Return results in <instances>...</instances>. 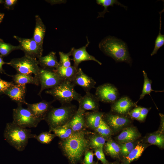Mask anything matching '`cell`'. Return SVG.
Here are the masks:
<instances>
[{
  "instance_id": "cell-46",
  "label": "cell",
  "mask_w": 164,
  "mask_h": 164,
  "mask_svg": "<svg viewBox=\"0 0 164 164\" xmlns=\"http://www.w3.org/2000/svg\"><path fill=\"white\" fill-rule=\"evenodd\" d=\"M4 2V1L2 0H0V4H3Z\"/></svg>"
},
{
  "instance_id": "cell-45",
  "label": "cell",
  "mask_w": 164,
  "mask_h": 164,
  "mask_svg": "<svg viewBox=\"0 0 164 164\" xmlns=\"http://www.w3.org/2000/svg\"><path fill=\"white\" fill-rule=\"evenodd\" d=\"M5 14L3 13L0 12V23L2 22L4 18Z\"/></svg>"
},
{
  "instance_id": "cell-38",
  "label": "cell",
  "mask_w": 164,
  "mask_h": 164,
  "mask_svg": "<svg viewBox=\"0 0 164 164\" xmlns=\"http://www.w3.org/2000/svg\"><path fill=\"white\" fill-rule=\"evenodd\" d=\"M94 154L93 152L89 149L86 151L81 164H94Z\"/></svg>"
},
{
  "instance_id": "cell-40",
  "label": "cell",
  "mask_w": 164,
  "mask_h": 164,
  "mask_svg": "<svg viewBox=\"0 0 164 164\" xmlns=\"http://www.w3.org/2000/svg\"><path fill=\"white\" fill-rule=\"evenodd\" d=\"M15 84L13 82H8L0 78V94H4L9 88Z\"/></svg>"
},
{
  "instance_id": "cell-32",
  "label": "cell",
  "mask_w": 164,
  "mask_h": 164,
  "mask_svg": "<svg viewBox=\"0 0 164 164\" xmlns=\"http://www.w3.org/2000/svg\"><path fill=\"white\" fill-rule=\"evenodd\" d=\"M16 50H20L19 45L15 46L5 43L0 39V55L3 57L8 56L12 52Z\"/></svg>"
},
{
  "instance_id": "cell-48",
  "label": "cell",
  "mask_w": 164,
  "mask_h": 164,
  "mask_svg": "<svg viewBox=\"0 0 164 164\" xmlns=\"http://www.w3.org/2000/svg\"><path fill=\"white\" fill-rule=\"evenodd\" d=\"M94 164H97V163H94Z\"/></svg>"
},
{
  "instance_id": "cell-37",
  "label": "cell",
  "mask_w": 164,
  "mask_h": 164,
  "mask_svg": "<svg viewBox=\"0 0 164 164\" xmlns=\"http://www.w3.org/2000/svg\"><path fill=\"white\" fill-rule=\"evenodd\" d=\"M120 153L124 157L127 155L134 148L135 145L134 142L121 143Z\"/></svg>"
},
{
  "instance_id": "cell-18",
  "label": "cell",
  "mask_w": 164,
  "mask_h": 164,
  "mask_svg": "<svg viewBox=\"0 0 164 164\" xmlns=\"http://www.w3.org/2000/svg\"><path fill=\"white\" fill-rule=\"evenodd\" d=\"M85 112L79 108L66 125L70 127L74 132L85 130L86 128Z\"/></svg>"
},
{
  "instance_id": "cell-1",
  "label": "cell",
  "mask_w": 164,
  "mask_h": 164,
  "mask_svg": "<svg viewBox=\"0 0 164 164\" xmlns=\"http://www.w3.org/2000/svg\"><path fill=\"white\" fill-rule=\"evenodd\" d=\"M88 133L85 130L74 132L68 138L59 141V146L70 164H77L89 149Z\"/></svg>"
},
{
  "instance_id": "cell-5",
  "label": "cell",
  "mask_w": 164,
  "mask_h": 164,
  "mask_svg": "<svg viewBox=\"0 0 164 164\" xmlns=\"http://www.w3.org/2000/svg\"><path fill=\"white\" fill-rule=\"evenodd\" d=\"M75 86L71 82L63 81L56 87L46 91V93L52 96L54 100L59 101L62 104L71 103L73 100L78 102L82 97L74 89Z\"/></svg>"
},
{
  "instance_id": "cell-4",
  "label": "cell",
  "mask_w": 164,
  "mask_h": 164,
  "mask_svg": "<svg viewBox=\"0 0 164 164\" xmlns=\"http://www.w3.org/2000/svg\"><path fill=\"white\" fill-rule=\"evenodd\" d=\"M77 110L75 105L71 103L64 104L58 108L53 107L46 115L44 120L47 123L49 131L67 123Z\"/></svg>"
},
{
  "instance_id": "cell-6",
  "label": "cell",
  "mask_w": 164,
  "mask_h": 164,
  "mask_svg": "<svg viewBox=\"0 0 164 164\" xmlns=\"http://www.w3.org/2000/svg\"><path fill=\"white\" fill-rule=\"evenodd\" d=\"M9 62V65L15 69L17 73L31 75L33 74L38 77L40 67L37 59L24 55L13 59Z\"/></svg>"
},
{
  "instance_id": "cell-12",
  "label": "cell",
  "mask_w": 164,
  "mask_h": 164,
  "mask_svg": "<svg viewBox=\"0 0 164 164\" xmlns=\"http://www.w3.org/2000/svg\"><path fill=\"white\" fill-rule=\"evenodd\" d=\"M71 82L75 86L81 87L86 92H90L91 89L95 88L96 84V81L84 73L80 68H78Z\"/></svg>"
},
{
  "instance_id": "cell-23",
  "label": "cell",
  "mask_w": 164,
  "mask_h": 164,
  "mask_svg": "<svg viewBox=\"0 0 164 164\" xmlns=\"http://www.w3.org/2000/svg\"><path fill=\"white\" fill-rule=\"evenodd\" d=\"M78 68L73 66L67 67L59 66L56 69L53 71L63 81L71 82L77 72Z\"/></svg>"
},
{
  "instance_id": "cell-41",
  "label": "cell",
  "mask_w": 164,
  "mask_h": 164,
  "mask_svg": "<svg viewBox=\"0 0 164 164\" xmlns=\"http://www.w3.org/2000/svg\"><path fill=\"white\" fill-rule=\"evenodd\" d=\"M140 107H137L131 110L128 114L132 118L139 120L140 116Z\"/></svg>"
},
{
  "instance_id": "cell-26",
  "label": "cell",
  "mask_w": 164,
  "mask_h": 164,
  "mask_svg": "<svg viewBox=\"0 0 164 164\" xmlns=\"http://www.w3.org/2000/svg\"><path fill=\"white\" fill-rule=\"evenodd\" d=\"M146 148L145 145L138 143L130 153L125 157V164H129L134 160L139 158Z\"/></svg>"
},
{
  "instance_id": "cell-19",
  "label": "cell",
  "mask_w": 164,
  "mask_h": 164,
  "mask_svg": "<svg viewBox=\"0 0 164 164\" xmlns=\"http://www.w3.org/2000/svg\"><path fill=\"white\" fill-rule=\"evenodd\" d=\"M40 68L53 70L56 69L59 66L56 56V53L52 51L46 56H41L37 60Z\"/></svg>"
},
{
  "instance_id": "cell-2",
  "label": "cell",
  "mask_w": 164,
  "mask_h": 164,
  "mask_svg": "<svg viewBox=\"0 0 164 164\" xmlns=\"http://www.w3.org/2000/svg\"><path fill=\"white\" fill-rule=\"evenodd\" d=\"M100 50L116 62H125L130 65L132 60L127 44L121 40L109 36L104 38L99 44Z\"/></svg>"
},
{
  "instance_id": "cell-44",
  "label": "cell",
  "mask_w": 164,
  "mask_h": 164,
  "mask_svg": "<svg viewBox=\"0 0 164 164\" xmlns=\"http://www.w3.org/2000/svg\"><path fill=\"white\" fill-rule=\"evenodd\" d=\"M5 64L9 65L10 63L4 62L3 61V57L0 55V73H4L7 74L2 68L3 65Z\"/></svg>"
},
{
  "instance_id": "cell-34",
  "label": "cell",
  "mask_w": 164,
  "mask_h": 164,
  "mask_svg": "<svg viewBox=\"0 0 164 164\" xmlns=\"http://www.w3.org/2000/svg\"><path fill=\"white\" fill-rule=\"evenodd\" d=\"M56 137L53 133L49 132H42L39 135L34 134L33 138L36 139L41 144H50Z\"/></svg>"
},
{
  "instance_id": "cell-25",
  "label": "cell",
  "mask_w": 164,
  "mask_h": 164,
  "mask_svg": "<svg viewBox=\"0 0 164 164\" xmlns=\"http://www.w3.org/2000/svg\"><path fill=\"white\" fill-rule=\"evenodd\" d=\"M87 137L89 149H103L106 140L103 137L95 132L90 135Z\"/></svg>"
},
{
  "instance_id": "cell-22",
  "label": "cell",
  "mask_w": 164,
  "mask_h": 164,
  "mask_svg": "<svg viewBox=\"0 0 164 164\" xmlns=\"http://www.w3.org/2000/svg\"><path fill=\"white\" fill-rule=\"evenodd\" d=\"M140 136V135L137 129L134 128L128 127L118 135L117 140L121 143L134 142Z\"/></svg>"
},
{
  "instance_id": "cell-29",
  "label": "cell",
  "mask_w": 164,
  "mask_h": 164,
  "mask_svg": "<svg viewBox=\"0 0 164 164\" xmlns=\"http://www.w3.org/2000/svg\"><path fill=\"white\" fill-rule=\"evenodd\" d=\"M51 132L56 136L59 137L60 140L68 138L74 132L70 127L66 125L57 127L53 129Z\"/></svg>"
},
{
  "instance_id": "cell-31",
  "label": "cell",
  "mask_w": 164,
  "mask_h": 164,
  "mask_svg": "<svg viewBox=\"0 0 164 164\" xmlns=\"http://www.w3.org/2000/svg\"><path fill=\"white\" fill-rule=\"evenodd\" d=\"M142 72L144 77V84L142 93L140 96L138 101L143 99L146 95L149 94L151 96L150 94L152 91L161 92V91H155L152 89V80L148 77L147 73L145 71L143 70Z\"/></svg>"
},
{
  "instance_id": "cell-17",
  "label": "cell",
  "mask_w": 164,
  "mask_h": 164,
  "mask_svg": "<svg viewBox=\"0 0 164 164\" xmlns=\"http://www.w3.org/2000/svg\"><path fill=\"white\" fill-rule=\"evenodd\" d=\"M99 100L96 96L90 93L86 92L78 102L79 108L85 112L87 111H97L99 109Z\"/></svg>"
},
{
  "instance_id": "cell-14",
  "label": "cell",
  "mask_w": 164,
  "mask_h": 164,
  "mask_svg": "<svg viewBox=\"0 0 164 164\" xmlns=\"http://www.w3.org/2000/svg\"><path fill=\"white\" fill-rule=\"evenodd\" d=\"M104 120L111 129L116 131L128 125L130 119L123 115L108 113L104 114Z\"/></svg>"
},
{
  "instance_id": "cell-13",
  "label": "cell",
  "mask_w": 164,
  "mask_h": 164,
  "mask_svg": "<svg viewBox=\"0 0 164 164\" xmlns=\"http://www.w3.org/2000/svg\"><path fill=\"white\" fill-rule=\"evenodd\" d=\"M55 101L48 102L43 100L41 102L29 104L26 102L25 104L34 115L41 121L44 120L45 118L50 109L53 107L51 104Z\"/></svg>"
},
{
  "instance_id": "cell-3",
  "label": "cell",
  "mask_w": 164,
  "mask_h": 164,
  "mask_svg": "<svg viewBox=\"0 0 164 164\" xmlns=\"http://www.w3.org/2000/svg\"><path fill=\"white\" fill-rule=\"evenodd\" d=\"M31 130L20 127L12 122L7 123L4 132L5 140L17 150L23 151L29 139L33 138Z\"/></svg>"
},
{
  "instance_id": "cell-24",
  "label": "cell",
  "mask_w": 164,
  "mask_h": 164,
  "mask_svg": "<svg viewBox=\"0 0 164 164\" xmlns=\"http://www.w3.org/2000/svg\"><path fill=\"white\" fill-rule=\"evenodd\" d=\"M11 76L13 82L15 84L26 85L27 84H32L38 86L39 84L37 77L18 73Z\"/></svg>"
},
{
  "instance_id": "cell-8",
  "label": "cell",
  "mask_w": 164,
  "mask_h": 164,
  "mask_svg": "<svg viewBox=\"0 0 164 164\" xmlns=\"http://www.w3.org/2000/svg\"><path fill=\"white\" fill-rule=\"evenodd\" d=\"M38 78L41 87L38 94L39 96L45 89L53 88L63 81L53 70L40 68Z\"/></svg>"
},
{
  "instance_id": "cell-27",
  "label": "cell",
  "mask_w": 164,
  "mask_h": 164,
  "mask_svg": "<svg viewBox=\"0 0 164 164\" xmlns=\"http://www.w3.org/2000/svg\"><path fill=\"white\" fill-rule=\"evenodd\" d=\"M103 147L106 153L112 157H117L120 153V146L112 139H108Z\"/></svg>"
},
{
  "instance_id": "cell-15",
  "label": "cell",
  "mask_w": 164,
  "mask_h": 164,
  "mask_svg": "<svg viewBox=\"0 0 164 164\" xmlns=\"http://www.w3.org/2000/svg\"><path fill=\"white\" fill-rule=\"evenodd\" d=\"M111 104L112 112L123 115L128 114L132 107L136 105L135 103L127 96L119 98Z\"/></svg>"
},
{
  "instance_id": "cell-11",
  "label": "cell",
  "mask_w": 164,
  "mask_h": 164,
  "mask_svg": "<svg viewBox=\"0 0 164 164\" xmlns=\"http://www.w3.org/2000/svg\"><path fill=\"white\" fill-rule=\"evenodd\" d=\"M87 43L85 46L78 49L73 47L70 50L71 56L73 57V66L77 68H78V66L80 63L85 61H94L100 65L102 64V63L95 57L89 54L86 51V48L90 43L87 37Z\"/></svg>"
},
{
  "instance_id": "cell-36",
  "label": "cell",
  "mask_w": 164,
  "mask_h": 164,
  "mask_svg": "<svg viewBox=\"0 0 164 164\" xmlns=\"http://www.w3.org/2000/svg\"><path fill=\"white\" fill-rule=\"evenodd\" d=\"M60 60L59 66L67 67L71 66V62L70 57L71 56V53L70 50L67 53H65L63 52L60 51L59 53Z\"/></svg>"
},
{
  "instance_id": "cell-16",
  "label": "cell",
  "mask_w": 164,
  "mask_h": 164,
  "mask_svg": "<svg viewBox=\"0 0 164 164\" xmlns=\"http://www.w3.org/2000/svg\"><path fill=\"white\" fill-rule=\"evenodd\" d=\"M26 85L15 84L9 88L4 93L18 104H25L26 102L25 97Z\"/></svg>"
},
{
  "instance_id": "cell-42",
  "label": "cell",
  "mask_w": 164,
  "mask_h": 164,
  "mask_svg": "<svg viewBox=\"0 0 164 164\" xmlns=\"http://www.w3.org/2000/svg\"><path fill=\"white\" fill-rule=\"evenodd\" d=\"M17 1V0H5L3 4L5 8L8 10H11L13 9Z\"/></svg>"
},
{
  "instance_id": "cell-28",
  "label": "cell",
  "mask_w": 164,
  "mask_h": 164,
  "mask_svg": "<svg viewBox=\"0 0 164 164\" xmlns=\"http://www.w3.org/2000/svg\"><path fill=\"white\" fill-rule=\"evenodd\" d=\"M96 2L98 5L104 7V9L102 12H98V15L97 18L100 17L104 18L105 13L109 12L108 10V8L110 6H113L115 4L124 7L126 10L127 9V7L124 5L117 0H97Z\"/></svg>"
},
{
  "instance_id": "cell-10",
  "label": "cell",
  "mask_w": 164,
  "mask_h": 164,
  "mask_svg": "<svg viewBox=\"0 0 164 164\" xmlns=\"http://www.w3.org/2000/svg\"><path fill=\"white\" fill-rule=\"evenodd\" d=\"M95 95L99 101L112 104L119 98V94L114 85L106 83L96 88Z\"/></svg>"
},
{
  "instance_id": "cell-35",
  "label": "cell",
  "mask_w": 164,
  "mask_h": 164,
  "mask_svg": "<svg viewBox=\"0 0 164 164\" xmlns=\"http://www.w3.org/2000/svg\"><path fill=\"white\" fill-rule=\"evenodd\" d=\"M147 141L149 143L162 148L164 146L163 135L160 132H157L150 134L147 137Z\"/></svg>"
},
{
  "instance_id": "cell-43",
  "label": "cell",
  "mask_w": 164,
  "mask_h": 164,
  "mask_svg": "<svg viewBox=\"0 0 164 164\" xmlns=\"http://www.w3.org/2000/svg\"><path fill=\"white\" fill-rule=\"evenodd\" d=\"M149 111L148 108L141 107L139 121H143L145 119Z\"/></svg>"
},
{
  "instance_id": "cell-9",
  "label": "cell",
  "mask_w": 164,
  "mask_h": 164,
  "mask_svg": "<svg viewBox=\"0 0 164 164\" xmlns=\"http://www.w3.org/2000/svg\"><path fill=\"white\" fill-rule=\"evenodd\" d=\"M13 37L19 42L20 50L24 52L25 55L36 59L42 56L43 47L39 45L32 38H22L16 36Z\"/></svg>"
},
{
  "instance_id": "cell-20",
  "label": "cell",
  "mask_w": 164,
  "mask_h": 164,
  "mask_svg": "<svg viewBox=\"0 0 164 164\" xmlns=\"http://www.w3.org/2000/svg\"><path fill=\"white\" fill-rule=\"evenodd\" d=\"M104 113L97 111L85 112V119L86 128L94 131L99 126Z\"/></svg>"
},
{
  "instance_id": "cell-39",
  "label": "cell",
  "mask_w": 164,
  "mask_h": 164,
  "mask_svg": "<svg viewBox=\"0 0 164 164\" xmlns=\"http://www.w3.org/2000/svg\"><path fill=\"white\" fill-rule=\"evenodd\" d=\"M94 155L97 159L100 161L103 164H107L108 162L105 158V157L104 153L103 148H97L94 150Z\"/></svg>"
},
{
  "instance_id": "cell-7",
  "label": "cell",
  "mask_w": 164,
  "mask_h": 164,
  "mask_svg": "<svg viewBox=\"0 0 164 164\" xmlns=\"http://www.w3.org/2000/svg\"><path fill=\"white\" fill-rule=\"evenodd\" d=\"M12 121L24 128H36L41 121L37 118L27 108H24L21 104H18L16 108L13 110Z\"/></svg>"
},
{
  "instance_id": "cell-21",
  "label": "cell",
  "mask_w": 164,
  "mask_h": 164,
  "mask_svg": "<svg viewBox=\"0 0 164 164\" xmlns=\"http://www.w3.org/2000/svg\"><path fill=\"white\" fill-rule=\"evenodd\" d=\"M35 18V26L32 38L39 45L43 47L46 32V26L39 15H36Z\"/></svg>"
},
{
  "instance_id": "cell-30",
  "label": "cell",
  "mask_w": 164,
  "mask_h": 164,
  "mask_svg": "<svg viewBox=\"0 0 164 164\" xmlns=\"http://www.w3.org/2000/svg\"><path fill=\"white\" fill-rule=\"evenodd\" d=\"M94 131L104 138L106 140L109 139L112 134L111 129L104 120V118L101 120L99 126Z\"/></svg>"
},
{
  "instance_id": "cell-33",
  "label": "cell",
  "mask_w": 164,
  "mask_h": 164,
  "mask_svg": "<svg viewBox=\"0 0 164 164\" xmlns=\"http://www.w3.org/2000/svg\"><path fill=\"white\" fill-rule=\"evenodd\" d=\"M164 9L161 11L159 12L160 14V23L158 35L155 41V46L154 49L151 54V56H152L156 54L159 49L164 45V35L161 34V15L164 12Z\"/></svg>"
},
{
  "instance_id": "cell-47",
  "label": "cell",
  "mask_w": 164,
  "mask_h": 164,
  "mask_svg": "<svg viewBox=\"0 0 164 164\" xmlns=\"http://www.w3.org/2000/svg\"><path fill=\"white\" fill-rule=\"evenodd\" d=\"M107 164H115V163H109V162Z\"/></svg>"
}]
</instances>
